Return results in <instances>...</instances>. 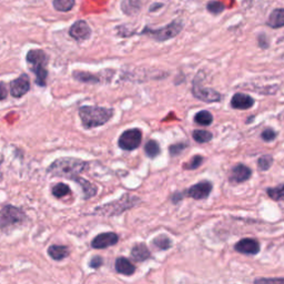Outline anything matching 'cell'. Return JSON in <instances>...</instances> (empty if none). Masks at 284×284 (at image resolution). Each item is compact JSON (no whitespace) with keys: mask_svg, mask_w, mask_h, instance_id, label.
Returning a JSON list of instances; mask_svg holds the SVG:
<instances>
[{"mask_svg":"<svg viewBox=\"0 0 284 284\" xmlns=\"http://www.w3.org/2000/svg\"><path fill=\"white\" fill-rule=\"evenodd\" d=\"M275 281H283L284 282V280H257L255 282H275Z\"/></svg>","mask_w":284,"mask_h":284,"instance_id":"37","label":"cell"},{"mask_svg":"<svg viewBox=\"0 0 284 284\" xmlns=\"http://www.w3.org/2000/svg\"><path fill=\"white\" fill-rule=\"evenodd\" d=\"M69 34L74 39L78 40V41H81V40H86L90 37L91 29L86 21L79 20V21L71 26Z\"/></svg>","mask_w":284,"mask_h":284,"instance_id":"12","label":"cell"},{"mask_svg":"<svg viewBox=\"0 0 284 284\" xmlns=\"http://www.w3.org/2000/svg\"><path fill=\"white\" fill-rule=\"evenodd\" d=\"M115 270L120 274L133 275L135 272V266L126 258H118L115 260Z\"/></svg>","mask_w":284,"mask_h":284,"instance_id":"16","label":"cell"},{"mask_svg":"<svg viewBox=\"0 0 284 284\" xmlns=\"http://www.w3.org/2000/svg\"><path fill=\"white\" fill-rule=\"evenodd\" d=\"M131 255H133V258L135 260V261L143 262V261H146V260L150 259L151 253L146 245H143V243H139V245H135L133 246V251H131Z\"/></svg>","mask_w":284,"mask_h":284,"instance_id":"17","label":"cell"},{"mask_svg":"<svg viewBox=\"0 0 284 284\" xmlns=\"http://www.w3.org/2000/svg\"><path fill=\"white\" fill-rule=\"evenodd\" d=\"M30 89L29 77L26 74H22L17 79L10 82V93L15 98H20L25 95Z\"/></svg>","mask_w":284,"mask_h":284,"instance_id":"9","label":"cell"},{"mask_svg":"<svg viewBox=\"0 0 284 284\" xmlns=\"http://www.w3.org/2000/svg\"><path fill=\"white\" fill-rule=\"evenodd\" d=\"M267 25L271 28H281L284 26V9L279 8L272 11L270 15L269 20H267Z\"/></svg>","mask_w":284,"mask_h":284,"instance_id":"19","label":"cell"},{"mask_svg":"<svg viewBox=\"0 0 284 284\" xmlns=\"http://www.w3.org/2000/svg\"><path fill=\"white\" fill-rule=\"evenodd\" d=\"M137 202H139V199L133 197L131 194H125L121 199L117 200V201L108 203V205L103 207L97 208L95 211V214H101V215L120 214L121 212L130 209L131 207L135 206V203Z\"/></svg>","mask_w":284,"mask_h":284,"instance_id":"4","label":"cell"},{"mask_svg":"<svg viewBox=\"0 0 284 284\" xmlns=\"http://www.w3.org/2000/svg\"><path fill=\"white\" fill-rule=\"evenodd\" d=\"M69 193H70V188L62 182L58 183V185H56L53 188V194L58 199L66 197V195L69 194Z\"/></svg>","mask_w":284,"mask_h":284,"instance_id":"28","label":"cell"},{"mask_svg":"<svg viewBox=\"0 0 284 284\" xmlns=\"http://www.w3.org/2000/svg\"><path fill=\"white\" fill-rule=\"evenodd\" d=\"M88 162L75 158H61L56 160L48 168V173L74 180L87 170Z\"/></svg>","mask_w":284,"mask_h":284,"instance_id":"1","label":"cell"},{"mask_svg":"<svg viewBox=\"0 0 284 284\" xmlns=\"http://www.w3.org/2000/svg\"><path fill=\"white\" fill-rule=\"evenodd\" d=\"M27 62L31 71H34V74L36 75V83L38 86L46 87L48 78V57L45 51L40 49H33L28 51Z\"/></svg>","mask_w":284,"mask_h":284,"instance_id":"3","label":"cell"},{"mask_svg":"<svg viewBox=\"0 0 284 284\" xmlns=\"http://www.w3.org/2000/svg\"><path fill=\"white\" fill-rule=\"evenodd\" d=\"M207 8L211 14L218 15L225 10V5H223V3H221V2H219V1H210L209 3H208Z\"/></svg>","mask_w":284,"mask_h":284,"instance_id":"32","label":"cell"},{"mask_svg":"<svg viewBox=\"0 0 284 284\" xmlns=\"http://www.w3.org/2000/svg\"><path fill=\"white\" fill-rule=\"evenodd\" d=\"M182 27L183 25L180 20H174V21H172L170 25L166 26L165 28H161V29L152 30L150 28H146V29L142 31V34L149 35L150 37L154 38L155 40H158V41H166L168 39L175 37V36L181 31Z\"/></svg>","mask_w":284,"mask_h":284,"instance_id":"5","label":"cell"},{"mask_svg":"<svg viewBox=\"0 0 284 284\" xmlns=\"http://www.w3.org/2000/svg\"><path fill=\"white\" fill-rule=\"evenodd\" d=\"M194 121L200 126H210L212 121H213V117H212V114L209 111L202 110L195 114Z\"/></svg>","mask_w":284,"mask_h":284,"instance_id":"21","label":"cell"},{"mask_svg":"<svg viewBox=\"0 0 284 284\" xmlns=\"http://www.w3.org/2000/svg\"><path fill=\"white\" fill-rule=\"evenodd\" d=\"M188 147L186 143H178V145H173L170 147V153L172 155H177L179 153H181V151H183Z\"/></svg>","mask_w":284,"mask_h":284,"instance_id":"34","label":"cell"},{"mask_svg":"<svg viewBox=\"0 0 284 284\" xmlns=\"http://www.w3.org/2000/svg\"><path fill=\"white\" fill-rule=\"evenodd\" d=\"M252 174V171L249 167H246V165H237L232 168L231 170V175L230 180L234 183H242L249 180Z\"/></svg>","mask_w":284,"mask_h":284,"instance_id":"14","label":"cell"},{"mask_svg":"<svg viewBox=\"0 0 284 284\" xmlns=\"http://www.w3.org/2000/svg\"><path fill=\"white\" fill-rule=\"evenodd\" d=\"M122 9L127 15H133L140 9L139 0H125L122 3Z\"/></svg>","mask_w":284,"mask_h":284,"instance_id":"23","label":"cell"},{"mask_svg":"<svg viewBox=\"0 0 284 284\" xmlns=\"http://www.w3.org/2000/svg\"><path fill=\"white\" fill-rule=\"evenodd\" d=\"M272 163H273V158L269 154L262 155V157L258 160V166L262 171L269 170L272 166Z\"/></svg>","mask_w":284,"mask_h":284,"instance_id":"30","label":"cell"},{"mask_svg":"<svg viewBox=\"0 0 284 284\" xmlns=\"http://www.w3.org/2000/svg\"><path fill=\"white\" fill-rule=\"evenodd\" d=\"M119 241V237L114 232H107V233H101L95 237L93 242H91V246L94 249H106L108 246H113L117 245Z\"/></svg>","mask_w":284,"mask_h":284,"instance_id":"10","label":"cell"},{"mask_svg":"<svg viewBox=\"0 0 284 284\" xmlns=\"http://www.w3.org/2000/svg\"><path fill=\"white\" fill-rule=\"evenodd\" d=\"M48 254L56 261H60V260L66 259L70 254V251L69 247L66 246H51L48 249Z\"/></svg>","mask_w":284,"mask_h":284,"instance_id":"18","label":"cell"},{"mask_svg":"<svg viewBox=\"0 0 284 284\" xmlns=\"http://www.w3.org/2000/svg\"><path fill=\"white\" fill-rule=\"evenodd\" d=\"M25 218V213L18 208L6 206L0 210V227H7L21 223Z\"/></svg>","mask_w":284,"mask_h":284,"instance_id":"6","label":"cell"},{"mask_svg":"<svg viewBox=\"0 0 284 284\" xmlns=\"http://www.w3.org/2000/svg\"><path fill=\"white\" fill-rule=\"evenodd\" d=\"M202 162H203V158L201 157V155H195V157H193L190 160V162L183 165V168H185L186 170H195L202 165Z\"/></svg>","mask_w":284,"mask_h":284,"instance_id":"31","label":"cell"},{"mask_svg":"<svg viewBox=\"0 0 284 284\" xmlns=\"http://www.w3.org/2000/svg\"><path fill=\"white\" fill-rule=\"evenodd\" d=\"M102 263H103L102 258L97 255V257H94L93 259H91V261L89 262V265L90 267H93V269H99V267L102 265Z\"/></svg>","mask_w":284,"mask_h":284,"instance_id":"35","label":"cell"},{"mask_svg":"<svg viewBox=\"0 0 284 284\" xmlns=\"http://www.w3.org/2000/svg\"><path fill=\"white\" fill-rule=\"evenodd\" d=\"M152 243H153V246H157L158 249H160V250H168V249H170L171 246H172L171 240L168 238L167 235H163V234L159 235V237H157V238H154Z\"/></svg>","mask_w":284,"mask_h":284,"instance_id":"24","label":"cell"},{"mask_svg":"<svg viewBox=\"0 0 284 284\" xmlns=\"http://www.w3.org/2000/svg\"><path fill=\"white\" fill-rule=\"evenodd\" d=\"M254 105L253 98L246 94H235L231 100V107L239 110H246Z\"/></svg>","mask_w":284,"mask_h":284,"instance_id":"15","label":"cell"},{"mask_svg":"<svg viewBox=\"0 0 284 284\" xmlns=\"http://www.w3.org/2000/svg\"><path fill=\"white\" fill-rule=\"evenodd\" d=\"M235 250L240 253L254 255L260 251V245L254 239H242L235 245Z\"/></svg>","mask_w":284,"mask_h":284,"instance_id":"13","label":"cell"},{"mask_svg":"<svg viewBox=\"0 0 284 284\" xmlns=\"http://www.w3.org/2000/svg\"><path fill=\"white\" fill-rule=\"evenodd\" d=\"M7 95L8 93L6 86L3 85L2 82H0V101H1V100H5L7 98Z\"/></svg>","mask_w":284,"mask_h":284,"instance_id":"36","label":"cell"},{"mask_svg":"<svg viewBox=\"0 0 284 284\" xmlns=\"http://www.w3.org/2000/svg\"><path fill=\"white\" fill-rule=\"evenodd\" d=\"M212 191V185L209 181H201L197 185L192 186L189 190L187 191L188 197L193 198L195 200H201L209 197V194Z\"/></svg>","mask_w":284,"mask_h":284,"instance_id":"11","label":"cell"},{"mask_svg":"<svg viewBox=\"0 0 284 284\" xmlns=\"http://www.w3.org/2000/svg\"><path fill=\"white\" fill-rule=\"evenodd\" d=\"M74 181L78 182L79 185L81 186L83 193H85V199L93 198L95 197V193H97V188H95V186L93 185V183H90L89 181H87L85 179H81L79 175L74 179Z\"/></svg>","mask_w":284,"mask_h":284,"instance_id":"20","label":"cell"},{"mask_svg":"<svg viewBox=\"0 0 284 284\" xmlns=\"http://www.w3.org/2000/svg\"><path fill=\"white\" fill-rule=\"evenodd\" d=\"M142 140V133L140 129H129L119 138V147L123 150L133 151L140 146Z\"/></svg>","mask_w":284,"mask_h":284,"instance_id":"7","label":"cell"},{"mask_svg":"<svg viewBox=\"0 0 284 284\" xmlns=\"http://www.w3.org/2000/svg\"><path fill=\"white\" fill-rule=\"evenodd\" d=\"M75 6V0H54V7L56 10L67 13L70 11Z\"/></svg>","mask_w":284,"mask_h":284,"instance_id":"22","label":"cell"},{"mask_svg":"<svg viewBox=\"0 0 284 284\" xmlns=\"http://www.w3.org/2000/svg\"><path fill=\"white\" fill-rule=\"evenodd\" d=\"M192 137L199 143H207L212 139V134L206 130H194Z\"/></svg>","mask_w":284,"mask_h":284,"instance_id":"29","label":"cell"},{"mask_svg":"<svg viewBox=\"0 0 284 284\" xmlns=\"http://www.w3.org/2000/svg\"><path fill=\"white\" fill-rule=\"evenodd\" d=\"M266 192L272 200H275V201H282V200H284V185L270 188V189L266 190Z\"/></svg>","mask_w":284,"mask_h":284,"instance_id":"26","label":"cell"},{"mask_svg":"<svg viewBox=\"0 0 284 284\" xmlns=\"http://www.w3.org/2000/svg\"><path fill=\"white\" fill-rule=\"evenodd\" d=\"M261 137L263 140H265V141L270 142V141H273L275 137H277V133H275L273 129H271V128H267V129L263 131Z\"/></svg>","mask_w":284,"mask_h":284,"instance_id":"33","label":"cell"},{"mask_svg":"<svg viewBox=\"0 0 284 284\" xmlns=\"http://www.w3.org/2000/svg\"><path fill=\"white\" fill-rule=\"evenodd\" d=\"M192 93L195 98L202 100L205 102H217L221 99V95L218 91L209 88H203L199 85L197 81L193 82V88H192Z\"/></svg>","mask_w":284,"mask_h":284,"instance_id":"8","label":"cell"},{"mask_svg":"<svg viewBox=\"0 0 284 284\" xmlns=\"http://www.w3.org/2000/svg\"><path fill=\"white\" fill-rule=\"evenodd\" d=\"M74 78L79 80V81L86 82V83L99 82V79L95 77V76L91 75L89 73H81V71H76V73H74Z\"/></svg>","mask_w":284,"mask_h":284,"instance_id":"27","label":"cell"},{"mask_svg":"<svg viewBox=\"0 0 284 284\" xmlns=\"http://www.w3.org/2000/svg\"><path fill=\"white\" fill-rule=\"evenodd\" d=\"M146 154L149 158H155L160 153V146L157 141L154 140H149L145 147Z\"/></svg>","mask_w":284,"mask_h":284,"instance_id":"25","label":"cell"},{"mask_svg":"<svg viewBox=\"0 0 284 284\" xmlns=\"http://www.w3.org/2000/svg\"><path fill=\"white\" fill-rule=\"evenodd\" d=\"M113 114L114 110L110 108L82 106L79 109L80 119H81L82 125L86 129L105 125L111 119Z\"/></svg>","mask_w":284,"mask_h":284,"instance_id":"2","label":"cell"}]
</instances>
